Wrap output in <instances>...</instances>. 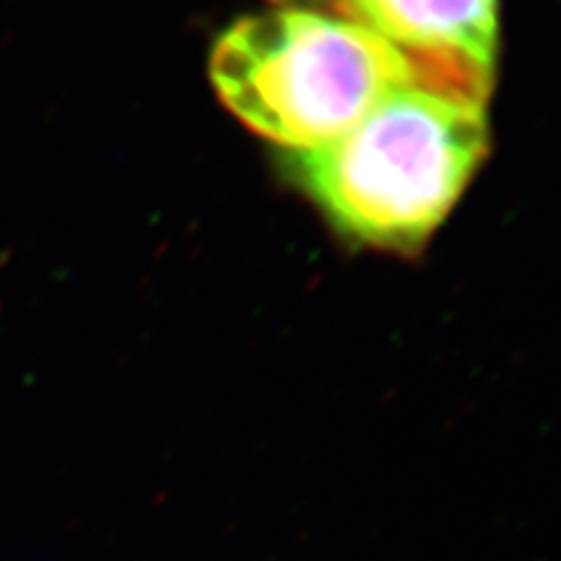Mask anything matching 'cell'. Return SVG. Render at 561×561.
Segmentation results:
<instances>
[{"mask_svg": "<svg viewBox=\"0 0 561 561\" xmlns=\"http://www.w3.org/2000/svg\"><path fill=\"white\" fill-rule=\"evenodd\" d=\"M484 105L400 90L290 169L340 230L393 251L424 243L486 152Z\"/></svg>", "mask_w": 561, "mask_h": 561, "instance_id": "6da1fadb", "label": "cell"}, {"mask_svg": "<svg viewBox=\"0 0 561 561\" xmlns=\"http://www.w3.org/2000/svg\"><path fill=\"white\" fill-rule=\"evenodd\" d=\"M344 8L408 59L416 90L484 105L499 45L496 0H344Z\"/></svg>", "mask_w": 561, "mask_h": 561, "instance_id": "3957f363", "label": "cell"}, {"mask_svg": "<svg viewBox=\"0 0 561 561\" xmlns=\"http://www.w3.org/2000/svg\"><path fill=\"white\" fill-rule=\"evenodd\" d=\"M210 80L245 125L295 152L330 144L383 99L414 87L393 45L311 10L234 24L214 49Z\"/></svg>", "mask_w": 561, "mask_h": 561, "instance_id": "7a4b0ae2", "label": "cell"}]
</instances>
